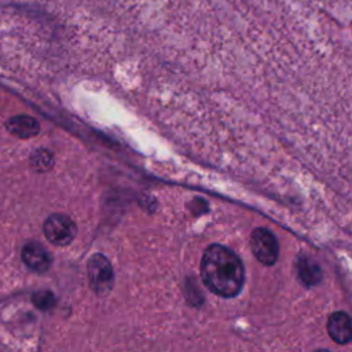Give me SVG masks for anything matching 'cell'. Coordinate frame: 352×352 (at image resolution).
<instances>
[{
  "label": "cell",
  "mask_w": 352,
  "mask_h": 352,
  "mask_svg": "<svg viewBox=\"0 0 352 352\" xmlns=\"http://www.w3.org/2000/svg\"><path fill=\"white\" fill-rule=\"evenodd\" d=\"M201 276L205 286L221 297L236 296L245 280L239 257L223 245H210L201 261Z\"/></svg>",
  "instance_id": "1"
},
{
  "label": "cell",
  "mask_w": 352,
  "mask_h": 352,
  "mask_svg": "<svg viewBox=\"0 0 352 352\" xmlns=\"http://www.w3.org/2000/svg\"><path fill=\"white\" fill-rule=\"evenodd\" d=\"M88 280L91 287L98 296H106L113 287V268L110 261L100 253H95L89 257L88 265Z\"/></svg>",
  "instance_id": "2"
},
{
  "label": "cell",
  "mask_w": 352,
  "mask_h": 352,
  "mask_svg": "<svg viewBox=\"0 0 352 352\" xmlns=\"http://www.w3.org/2000/svg\"><path fill=\"white\" fill-rule=\"evenodd\" d=\"M43 230L45 238L56 246L69 245L77 234V227L74 221L69 216L62 213L51 214L45 220Z\"/></svg>",
  "instance_id": "3"
},
{
  "label": "cell",
  "mask_w": 352,
  "mask_h": 352,
  "mask_svg": "<svg viewBox=\"0 0 352 352\" xmlns=\"http://www.w3.org/2000/svg\"><path fill=\"white\" fill-rule=\"evenodd\" d=\"M250 248L256 258L264 265H272L278 260V242L267 228H256L250 235Z\"/></svg>",
  "instance_id": "4"
},
{
  "label": "cell",
  "mask_w": 352,
  "mask_h": 352,
  "mask_svg": "<svg viewBox=\"0 0 352 352\" xmlns=\"http://www.w3.org/2000/svg\"><path fill=\"white\" fill-rule=\"evenodd\" d=\"M23 263L36 272H45L52 263L50 252L38 242H28L22 249Z\"/></svg>",
  "instance_id": "5"
},
{
  "label": "cell",
  "mask_w": 352,
  "mask_h": 352,
  "mask_svg": "<svg viewBox=\"0 0 352 352\" xmlns=\"http://www.w3.org/2000/svg\"><path fill=\"white\" fill-rule=\"evenodd\" d=\"M327 331L329 336L337 344H348L352 337L351 331V320L346 312L337 311L330 315L327 322Z\"/></svg>",
  "instance_id": "6"
},
{
  "label": "cell",
  "mask_w": 352,
  "mask_h": 352,
  "mask_svg": "<svg viewBox=\"0 0 352 352\" xmlns=\"http://www.w3.org/2000/svg\"><path fill=\"white\" fill-rule=\"evenodd\" d=\"M6 126L14 136H18L22 139L36 136L40 132V124L37 122L36 118L29 116L11 117L7 121Z\"/></svg>",
  "instance_id": "7"
},
{
  "label": "cell",
  "mask_w": 352,
  "mask_h": 352,
  "mask_svg": "<svg viewBox=\"0 0 352 352\" xmlns=\"http://www.w3.org/2000/svg\"><path fill=\"white\" fill-rule=\"evenodd\" d=\"M296 270H297L298 278L307 286L316 285L320 280V275H322L320 267L312 257L307 254L298 256V258L296 260Z\"/></svg>",
  "instance_id": "8"
},
{
  "label": "cell",
  "mask_w": 352,
  "mask_h": 352,
  "mask_svg": "<svg viewBox=\"0 0 352 352\" xmlns=\"http://www.w3.org/2000/svg\"><path fill=\"white\" fill-rule=\"evenodd\" d=\"M32 164L37 170H47L52 166V155L47 150H38L32 155Z\"/></svg>",
  "instance_id": "9"
},
{
  "label": "cell",
  "mask_w": 352,
  "mask_h": 352,
  "mask_svg": "<svg viewBox=\"0 0 352 352\" xmlns=\"http://www.w3.org/2000/svg\"><path fill=\"white\" fill-rule=\"evenodd\" d=\"M32 301L40 309H50L55 304V297L48 290H40V292H36L33 294Z\"/></svg>",
  "instance_id": "10"
}]
</instances>
